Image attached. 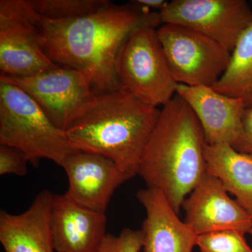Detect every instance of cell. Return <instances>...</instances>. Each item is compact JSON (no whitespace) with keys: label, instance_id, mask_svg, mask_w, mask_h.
Listing matches in <instances>:
<instances>
[{"label":"cell","instance_id":"cell-1","mask_svg":"<svg viewBox=\"0 0 252 252\" xmlns=\"http://www.w3.org/2000/svg\"><path fill=\"white\" fill-rule=\"evenodd\" d=\"M162 24L160 12L143 9L133 1L110 4L87 16L67 20L41 19L38 41L57 65L86 71L95 92L121 89L116 73L118 53L136 28Z\"/></svg>","mask_w":252,"mask_h":252},{"label":"cell","instance_id":"cell-2","mask_svg":"<svg viewBox=\"0 0 252 252\" xmlns=\"http://www.w3.org/2000/svg\"><path fill=\"white\" fill-rule=\"evenodd\" d=\"M160 112L122 88L94 91L68 126L66 135L74 149L107 158L132 179L137 175Z\"/></svg>","mask_w":252,"mask_h":252},{"label":"cell","instance_id":"cell-3","mask_svg":"<svg viewBox=\"0 0 252 252\" xmlns=\"http://www.w3.org/2000/svg\"><path fill=\"white\" fill-rule=\"evenodd\" d=\"M203 129L178 94L160 109L139 166L148 188L161 191L176 213L206 173Z\"/></svg>","mask_w":252,"mask_h":252},{"label":"cell","instance_id":"cell-4","mask_svg":"<svg viewBox=\"0 0 252 252\" xmlns=\"http://www.w3.org/2000/svg\"><path fill=\"white\" fill-rule=\"evenodd\" d=\"M0 145L22 152L34 167L41 159L64 166L79 151L71 145L65 131L50 120L31 96L0 75Z\"/></svg>","mask_w":252,"mask_h":252},{"label":"cell","instance_id":"cell-5","mask_svg":"<svg viewBox=\"0 0 252 252\" xmlns=\"http://www.w3.org/2000/svg\"><path fill=\"white\" fill-rule=\"evenodd\" d=\"M116 73L121 87L144 103L163 107L177 93L157 29L136 28L129 34L116 60Z\"/></svg>","mask_w":252,"mask_h":252},{"label":"cell","instance_id":"cell-6","mask_svg":"<svg viewBox=\"0 0 252 252\" xmlns=\"http://www.w3.org/2000/svg\"><path fill=\"white\" fill-rule=\"evenodd\" d=\"M157 32L178 84L212 87L228 67L230 51L201 33L174 23H163Z\"/></svg>","mask_w":252,"mask_h":252},{"label":"cell","instance_id":"cell-7","mask_svg":"<svg viewBox=\"0 0 252 252\" xmlns=\"http://www.w3.org/2000/svg\"><path fill=\"white\" fill-rule=\"evenodd\" d=\"M41 18L31 0L0 1V69L8 77H26L57 67L38 41Z\"/></svg>","mask_w":252,"mask_h":252},{"label":"cell","instance_id":"cell-8","mask_svg":"<svg viewBox=\"0 0 252 252\" xmlns=\"http://www.w3.org/2000/svg\"><path fill=\"white\" fill-rule=\"evenodd\" d=\"M6 77L64 131L94 94L90 73L70 67L59 65L26 77Z\"/></svg>","mask_w":252,"mask_h":252},{"label":"cell","instance_id":"cell-9","mask_svg":"<svg viewBox=\"0 0 252 252\" xmlns=\"http://www.w3.org/2000/svg\"><path fill=\"white\" fill-rule=\"evenodd\" d=\"M163 23L185 26L208 36L232 52L252 24L245 0H173L160 12Z\"/></svg>","mask_w":252,"mask_h":252},{"label":"cell","instance_id":"cell-10","mask_svg":"<svg viewBox=\"0 0 252 252\" xmlns=\"http://www.w3.org/2000/svg\"><path fill=\"white\" fill-rule=\"evenodd\" d=\"M182 207L185 221L198 235L225 230L245 235L252 230L251 215L230 198L218 179L207 171Z\"/></svg>","mask_w":252,"mask_h":252},{"label":"cell","instance_id":"cell-11","mask_svg":"<svg viewBox=\"0 0 252 252\" xmlns=\"http://www.w3.org/2000/svg\"><path fill=\"white\" fill-rule=\"evenodd\" d=\"M63 168L68 178L64 195L81 206L101 213H105L116 190L131 179L112 160L80 151L69 157Z\"/></svg>","mask_w":252,"mask_h":252},{"label":"cell","instance_id":"cell-12","mask_svg":"<svg viewBox=\"0 0 252 252\" xmlns=\"http://www.w3.org/2000/svg\"><path fill=\"white\" fill-rule=\"evenodd\" d=\"M189 104L210 145H234L241 131L247 107L241 99L220 94L209 86L178 84L177 93Z\"/></svg>","mask_w":252,"mask_h":252},{"label":"cell","instance_id":"cell-13","mask_svg":"<svg viewBox=\"0 0 252 252\" xmlns=\"http://www.w3.org/2000/svg\"><path fill=\"white\" fill-rule=\"evenodd\" d=\"M105 213L81 206L64 195H53L51 229L57 252H95L106 236Z\"/></svg>","mask_w":252,"mask_h":252},{"label":"cell","instance_id":"cell-14","mask_svg":"<svg viewBox=\"0 0 252 252\" xmlns=\"http://www.w3.org/2000/svg\"><path fill=\"white\" fill-rule=\"evenodd\" d=\"M137 200L146 210L142 222L144 252H192L198 235L179 218L160 190L140 189Z\"/></svg>","mask_w":252,"mask_h":252},{"label":"cell","instance_id":"cell-15","mask_svg":"<svg viewBox=\"0 0 252 252\" xmlns=\"http://www.w3.org/2000/svg\"><path fill=\"white\" fill-rule=\"evenodd\" d=\"M54 193L37 194L26 211L12 215L0 212V243L5 252H55L51 229Z\"/></svg>","mask_w":252,"mask_h":252},{"label":"cell","instance_id":"cell-16","mask_svg":"<svg viewBox=\"0 0 252 252\" xmlns=\"http://www.w3.org/2000/svg\"><path fill=\"white\" fill-rule=\"evenodd\" d=\"M204 155L206 171L218 179L252 217V155L227 144H205Z\"/></svg>","mask_w":252,"mask_h":252},{"label":"cell","instance_id":"cell-17","mask_svg":"<svg viewBox=\"0 0 252 252\" xmlns=\"http://www.w3.org/2000/svg\"><path fill=\"white\" fill-rule=\"evenodd\" d=\"M214 90L241 99L247 108L252 107V24L239 38L230 53L228 67Z\"/></svg>","mask_w":252,"mask_h":252},{"label":"cell","instance_id":"cell-18","mask_svg":"<svg viewBox=\"0 0 252 252\" xmlns=\"http://www.w3.org/2000/svg\"><path fill=\"white\" fill-rule=\"evenodd\" d=\"M41 19L67 20L87 16L110 4L108 0H31Z\"/></svg>","mask_w":252,"mask_h":252},{"label":"cell","instance_id":"cell-19","mask_svg":"<svg viewBox=\"0 0 252 252\" xmlns=\"http://www.w3.org/2000/svg\"><path fill=\"white\" fill-rule=\"evenodd\" d=\"M196 246L200 252H252L245 234L234 230L198 235Z\"/></svg>","mask_w":252,"mask_h":252},{"label":"cell","instance_id":"cell-20","mask_svg":"<svg viewBox=\"0 0 252 252\" xmlns=\"http://www.w3.org/2000/svg\"><path fill=\"white\" fill-rule=\"evenodd\" d=\"M142 248V231L126 228L119 235H106L95 252H140Z\"/></svg>","mask_w":252,"mask_h":252},{"label":"cell","instance_id":"cell-21","mask_svg":"<svg viewBox=\"0 0 252 252\" xmlns=\"http://www.w3.org/2000/svg\"><path fill=\"white\" fill-rule=\"evenodd\" d=\"M28 162L27 157L21 151L9 146L0 145V175H26Z\"/></svg>","mask_w":252,"mask_h":252},{"label":"cell","instance_id":"cell-22","mask_svg":"<svg viewBox=\"0 0 252 252\" xmlns=\"http://www.w3.org/2000/svg\"><path fill=\"white\" fill-rule=\"evenodd\" d=\"M233 147L238 152L252 155V107L245 109L240 136Z\"/></svg>","mask_w":252,"mask_h":252},{"label":"cell","instance_id":"cell-23","mask_svg":"<svg viewBox=\"0 0 252 252\" xmlns=\"http://www.w3.org/2000/svg\"><path fill=\"white\" fill-rule=\"evenodd\" d=\"M132 1L143 9L156 12H160L168 3L164 0H135Z\"/></svg>","mask_w":252,"mask_h":252},{"label":"cell","instance_id":"cell-24","mask_svg":"<svg viewBox=\"0 0 252 252\" xmlns=\"http://www.w3.org/2000/svg\"><path fill=\"white\" fill-rule=\"evenodd\" d=\"M250 234H251L252 236V230H251V232H250Z\"/></svg>","mask_w":252,"mask_h":252},{"label":"cell","instance_id":"cell-25","mask_svg":"<svg viewBox=\"0 0 252 252\" xmlns=\"http://www.w3.org/2000/svg\"></svg>","mask_w":252,"mask_h":252}]
</instances>
